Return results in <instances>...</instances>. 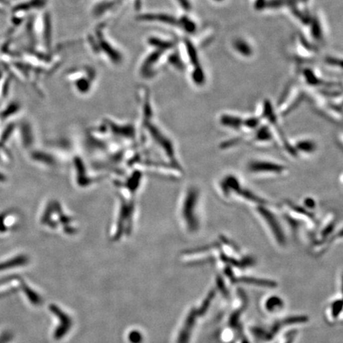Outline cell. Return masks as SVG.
Listing matches in <instances>:
<instances>
[{
  "mask_svg": "<svg viewBox=\"0 0 343 343\" xmlns=\"http://www.w3.org/2000/svg\"><path fill=\"white\" fill-rule=\"evenodd\" d=\"M200 192L194 187H191L187 190L185 198L183 200L181 207V217L187 229L190 232H195L199 229L200 221L196 215L198 208Z\"/></svg>",
  "mask_w": 343,
  "mask_h": 343,
  "instance_id": "cell-1",
  "label": "cell"
},
{
  "mask_svg": "<svg viewBox=\"0 0 343 343\" xmlns=\"http://www.w3.org/2000/svg\"><path fill=\"white\" fill-rule=\"evenodd\" d=\"M247 168L249 173L256 175H282L287 172L286 167L282 165L262 160L250 161Z\"/></svg>",
  "mask_w": 343,
  "mask_h": 343,
  "instance_id": "cell-2",
  "label": "cell"
},
{
  "mask_svg": "<svg viewBox=\"0 0 343 343\" xmlns=\"http://www.w3.org/2000/svg\"><path fill=\"white\" fill-rule=\"evenodd\" d=\"M265 204H261V206L257 207V212L262 218L263 221L265 222V224L268 225L271 232L274 234L275 238L277 240V242L279 244H284L285 242L284 233H283L281 225L279 224L278 220L273 212L269 210V208L264 207Z\"/></svg>",
  "mask_w": 343,
  "mask_h": 343,
  "instance_id": "cell-3",
  "label": "cell"
},
{
  "mask_svg": "<svg viewBox=\"0 0 343 343\" xmlns=\"http://www.w3.org/2000/svg\"><path fill=\"white\" fill-rule=\"evenodd\" d=\"M49 310L54 316L58 318L60 321V325L56 328L53 334L54 339L56 340H61L66 336L73 327V320L65 312H63L59 307L56 306L55 304H50Z\"/></svg>",
  "mask_w": 343,
  "mask_h": 343,
  "instance_id": "cell-4",
  "label": "cell"
},
{
  "mask_svg": "<svg viewBox=\"0 0 343 343\" xmlns=\"http://www.w3.org/2000/svg\"><path fill=\"white\" fill-rule=\"evenodd\" d=\"M198 312L196 309H192L188 313L185 320V324L181 328V332L179 334L177 343H188L190 339L191 333L196 323V315Z\"/></svg>",
  "mask_w": 343,
  "mask_h": 343,
  "instance_id": "cell-5",
  "label": "cell"
},
{
  "mask_svg": "<svg viewBox=\"0 0 343 343\" xmlns=\"http://www.w3.org/2000/svg\"><path fill=\"white\" fill-rule=\"evenodd\" d=\"M220 122L222 125L229 129L238 130L242 128L243 119H241L238 116L232 115V114H224L220 118Z\"/></svg>",
  "mask_w": 343,
  "mask_h": 343,
  "instance_id": "cell-6",
  "label": "cell"
},
{
  "mask_svg": "<svg viewBox=\"0 0 343 343\" xmlns=\"http://www.w3.org/2000/svg\"><path fill=\"white\" fill-rule=\"evenodd\" d=\"M237 281L240 282L246 283L249 284H256L258 286L265 287V288H276L277 284L274 281H266L262 279L254 278V277H240Z\"/></svg>",
  "mask_w": 343,
  "mask_h": 343,
  "instance_id": "cell-7",
  "label": "cell"
},
{
  "mask_svg": "<svg viewBox=\"0 0 343 343\" xmlns=\"http://www.w3.org/2000/svg\"><path fill=\"white\" fill-rule=\"evenodd\" d=\"M294 149L296 151L298 150L301 153H312L316 151L317 146H316V142L312 140H301L296 143Z\"/></svg>",
  "mask_w": 343,
  "mask_h": 343,
  "instance_id": "cell-8",
  "label": "cell"
},
{
  "mask_svg": "<svg viewBox=\"0 0 343 343\" xmlns=\"http://www.w3.org/2000/svg\"><path fill=\"white\" fill-rule=\"evenodd\" d=\"M233 47L237 50V53L245 57H249L253 53V50L249 44L243 40H236L233 42Z\"/></svg>",
  "mask_w": 343,
  "mask_h": 343,
  "instance_id": "cell-9",
  "label": "cell"
},
{
  "mask_svg": "<svg viewBox=\"0 0 343 343\" xmlns=\"http://www.w3.org/2000/svg\"><path fill=\"white\" fill-rule=\"evenodd\" d=\"M215 297V292L214 291H212V292H209V294L207 296L206 299L204 300V302L203 303L202 306L200 308L199 310V313L204 314L208 310V307L210 306V304H212V300Z\"/></svg>",
  "mask_w": 343,
  "mask_h": 343,
  "instance_id": "cell-10",
  "label": "cell"
},
{
  "mask_svg": "<svg viewBox=\"0 0 343 343\" xmlns=\"http://www.w3.org/2000/svg\"><path fill=\"white\" fill-rule=\"evenodd\" d=\"M282 305L281 300H279L277 297H272L269 298L268 302H266V308L268 310H275L277 308H280Z\"/></svg>",
  "mask_w": 343,
  "mask_h": 343,
  "instance_id": "cell-11",
  "label": "cell"
},
{
  "mask_svg": "<svg viewBox=\"0 0 343 343\" xmlns=\"http://www.w3.org/2000/svg\"><path fill=\"white\" fill-rule=\"evenodd\" d=\"M312 27H313V30H312V34H313L314 37H315L316 39L321 40L323 33H322L321 26H320V22H319V21L315 19Z\"/></svg>",
  "mask_w": 343,
  "mask_h": 343,
  "instance_id": "cell-12",
  "label": "cell"
},
{
  "mask_svg": "<svg viewBox=\"0 0 343 343\" xmlns=\"http://www.w3.org/2000/svg\"><path fill=\"white\" fill-rule=\"evenodd\" d=\"M143 340L142 335L141 332H137V331H133L130 332L129 335V340L131 343H141Z\"/></svg>",
  "mask_w": 343,
  "mask_h": 343,
  "instance_id": "cell-13",
  "label": "cell"
},
{
  "mask_svg": "<svg viewBox=\"0 0 343 343\" xmlns=\"http://www.w3.org/2000/svg\"><path fill=\"white\" fill-rule=\"evenodd\" d=\"M342 310V300H337L336 302L332 304V314L333 316H338V315L340 313Z\"/></svg>",
  "mask_w": 343,
  "mask_h": 343,
  "instance_id": "cell-14",
  "label": "cell"
},
{
  "mask_svg": "<svg viewBox=\"0 0 343 343\" xmlns=\"http://www.w3.org/2000/svg\"><path fill=\"white\" fill-rule=\"evenodd\" d=\"M304 204H305V207L307 208H313L314 207L316 206V204L314 202V200L312 199H306L305 201H304Z\"/></svg>",
  "mask_w": 343,
  "mask_h": 343,
  "instance_id": "cell-15",
  "label": "cell"
},
{
  "mask_svg": "<svg viewBox=\"0 0 343 343\" xmlns=\"http://www.w3.org/2000/svg\"><path fill=\"white\" fill-rule=\"evenodd\" d=\"M5 181V177H4L3 175H2V173H0V181Z\"/></svg>",
  "mask_w": 343,
  "mask_h": 343,
  "instance_id": "cell-16",
  "label": "cell"
},
{
  "mask_svg": "<svg viewBox=\"0 0 343 343\" xmlns=\"http://www.w3.org/2000/svg\"><path fill=\"white\" fill-rule=\"evenodd\" d=\"M300 1H302L304 3H306V2H308V0H300Z\"/></svg>",
  "mask_w": 343,
  "mask_h": 343,
  "instance_id": "cell-17",
  "label": "cell"
},
{
  "mask_svg": "<svg viewBox=\"0 0 343 343\" xmlns=\"http://www.w3.org/2000/svg\"><path fill=\"white\" fill-rule=\"evenodd\" d=\"M217 1H220V0H217Z\"/></svg>",
  "mask_w": 343,
  "mask_h": 343,
  "instance_id": "cell-18",
  "label": "cell"
}]
</instances>
